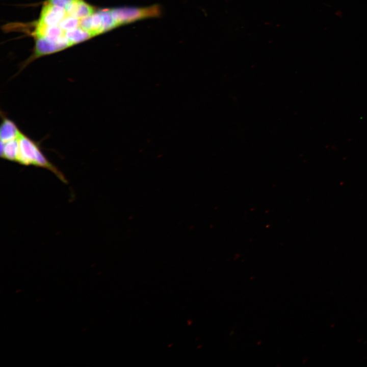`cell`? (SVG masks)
Returning <instances> with one entry per match:
<instances>
[{
  "label": "cell",
  "instance_id": "cell-1",
  "mask_svg": "<svg viewBox=\"0 0 367 367\" xmlns=\"http://www.w3.org/2000/svg\"><path fill=\"white\" fill-rule=\"evenodd\" d=\"M13 139L16 146L15 163L24 166L32 165L46 169L54 173L62 181L66 182L62 172L44 154L40 143L30 138L20 129Z\"/></svg>",
  "mask_w": 367,
  "mask_h": 367
},
{
  "label": "cell",
  "instance_id": "cell-5",
  "mask_svg": "<svg viewBox=\"0 0 367 367\" xmlns=\"http://www.w3.org/2000/svg\"><path fill=\"white\" fill-rule=\"evenodd\" d=\"M67 15L81 19L92 15L94 8L84 0H75L65 9Z\"/></svg>",
  "mask_w": 367,
  "mask_h": 367
},
{
  "label": "cell",
  "instance_id": "cell-2",
  "mask_svg": "<svg viewBox=\"0 0 367 367\" xmlns=\"http://www.w3.org/2000/svg\"><path fill=\"white\" fill-rule=\"evenodd\" d=\"M71 45L69 42L54 41L43 37L38 38L36 40L33 54L21 65L20 70L37 58L56 53Z\"/></svg>",
  "mask_w": 367,
  "mask_h": 367
},
{
  "label": "cell",
  "instance_id": "cell-8",
  "mask_svg": "<svg viewBox=\"0 0 367 367\" xmlns=\"http://www.w3.org/2000/svg\"><path fill=\"white\" fill-rule=\"evenodd\" d=\"M59 25L64 32L72 30L80 27V19L67 15Z\"/></svg>",
  "mask_w": 367,
  "mask_h": 367
},
{
  "label": "cell",
  "instance_id": "cell-7",
  "mask_svg": "<svg viewBox=\"0 0 367 367\" xmlns=\"http://www.w3.org/2000/svg\"><path fill=\"white\" fill-rule=\"evenodd\" d=\"M98 12L102 18L104 32L119 27L112 14L111 9H101Z\"/></svg>",
  "mask_w": 367,
  "mask_h": 367
},
{
  "label": "cell",
  "instance_id": "cell-9",
  "mask_svg": "<svg viewBox=\"0 0 367 367\" xmlns=\"http://www.w3.org/2000/svg\"><path fill=\"white\" fill-rule=\"evenodd\" d=\"M75 0H48L50 4L65 9L68 5Z\"/></svg>",
  "mask_w": 367,
  "mask_h": 367
},
{
  "label": "cell",
  "instance_id": "cell-6",
  "mask_svg": "<svg viewBox=\"0 0 367 367\" xmlns=\"http://www.w3.org/2000/svg\"><path fill=\"white\" fill-rule=\"evenodd\" d=\"M64 35L72 45L94 36L90 32L83 30L80 27L65 32Z\"/></svg>",
  "mask_w": 367,
  "mask_h": 367
},
{
  "label": "cell",
  "instance_id": "cell-3",
  "mask_svg": "<svg viewBox=\"0 0 367 367\" xmlns=\"http://www.w3.org/2000/svg\"><path fill=\"white\" fill-rule=\"evenodd\" d=\"M67 15L64 8L53 5L47 2L42 7L38 22L46 25H59Z\"/></svg>",
  "mask_w": 367,
  "mask_h": 367
},
{
  "label": "cell",
  "instance_id": "cell-4",
  "mask_svg": "<svg viewBox=\"0 0 367 367\" xmlns=\"http://www.w3.org/2000/svg\"><path fill=\"white\" fill-rule=\"evenodd\" d=\"M80 27L90 32L94 36L104 33L102 18L98 11L80 19Z\"/></svg>",
  "mask_w": 367,
  "mask_h": 367
}]
</instances>
